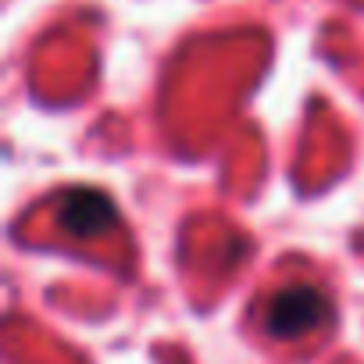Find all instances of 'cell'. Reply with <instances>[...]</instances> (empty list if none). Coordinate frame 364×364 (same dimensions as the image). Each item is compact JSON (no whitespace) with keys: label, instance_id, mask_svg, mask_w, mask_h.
Listing matches in <instances>:
<instances>
[{"label":"cell","instance_id":"obj_1","mask_svg":"<svg viewBox=\"0 0 364 364\" xmlns=\"http://www.w3.org/2000/svg\"><path fill=\"white\" fill-rule=\"evenodd\" d=\"M328 314H332L328 296L318 286L293 282V286H286L272 296V304L264 311V328L279 339H296V336L325 325Z\"/></svg>","mask_w":364,"mask_h":364},{"label":"cell","instance_id":"obj_2","mask_svg":"<svg viewBox=\"0 0 364 364\" xmlns=\"http://www.w3.org/2000/svg\"><path fill=\"white\" fill-rule=\"evenodd\" d=\"M58 218L75 236H100L114 225V204L100 190H68L58 204Z\"/></svg>","mask_w":364,"mask_h":364}]
</instances>
